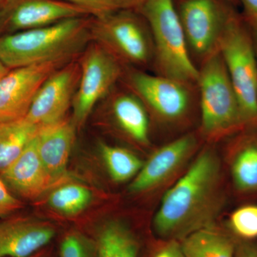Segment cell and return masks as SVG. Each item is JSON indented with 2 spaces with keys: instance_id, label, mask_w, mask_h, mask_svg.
I'll list each match as a JSON object with an SVG mask.
<instances>
[{
  "instance_id": "836d02e7",
  "label": "cell",
  "mask_w": 257,
  "mask_h": 257,
  "mask_svg": "<svg viewBox=\"0 0 257 257\" xmlns=\"http://www.w3.org/2000/svg\"><path fill=\"white\" fill-rule=\"evenodd\" d=\"M225 1L228 2V3H230V4L235 5L237 4L239 2L238 0H225Z\"/></svg>"
},
{
  "instance_id": "7c38bea8",
  "label": "cell",
  "mask_w": 257,
  "mask_h": 257,
  "mask_svg": "<svg viewBox=\"0 0 257 257\" xmlns=\"http://www.w3.org/2000/svg\"><path fill=\"white\" fill-rule=\"evenodd\" d=\"M80 66L72 62L57 69L37 92L26 119L39 127L65 119L78 87Z\"/></svg>"
},
{
  "instance_id": "44dd1931",
  "label": "cell",
  "mask_w": 257,
  "mask_h": 257,
  "mask_svg": "<svg viewBox=\"0 0 257 257\" xmlns=\"http://www.w3.org/2000/svg\"><path fill=\"white\" fill-rule=\"evenodd\" d=\"M138 245L135 236L117 222L106 225L97 243V257H138Z\"/></svg>"
},
{
  "instance_id": "e0dca14e",
  "label": "cell",
  "mask_w": 257,
  "mask_h": 257,
  "mask_svg": "<svg viewBox=\"0 0 257 257\" xmlns=\"http://www.w3.org/2000/svg\"><path fill=\"white\" fill-rule=\"evenodd\" d=\"M241 133L231 152L233 185L242 195H257V125L245 127Z\"/></svg>"
},
{
  "instance_id": "f546056e",
  "label": "cell",
  "mask_w": 257,
  "mask_h": 257,
  "mask_svg": "<svg viewBox=\"0 0 257 257\" xmlns=\"http://www.w3.org/2000/svg\"><path fill=\"white\" fill-rule=\"evenodd\" d=\"M237 257H257V248L253 245L244 243L239 248Z\"/></svg>"
},
{
  "instance_id": "5b68a950",
  "label": "cell",
  "mask_w": 257,
  "mask_h": 257,
  "mask_svg": "<svg viewBox=\"0 0 257 257\" xmlns=\"http://www.w3.org/2000/svg\"><path fill=\"white\" fill-rule=\"evenodd\" d=\"M219 50L239 100L246 127L257 125V57L251 28L232 10Z\"/></svg>"
},
{
  "instance_id": "e575fe53",
  "label": "cell",
  "mask_w": 257,
  "mask_h": 257,
  "mask_svg": "<svg viewBox=\"0 0 257 257\" xmlns=\"http://www.w3.org/2000/svg\"><path fill=\"white\" fill-rule=\"evenodd\" d=\"M0 1H1V0H0Z\"/></svg>"
},
{
  "instance_id": "5bb4252c",
  "label": "cell",
  "mask_w": 257,
  "mask_h": 257,
  "mask_svg": "<svg viewBox=\"0 0 257 257\" xmlns=\"http://www.w3.org/2000/svg\"><path fill=\"white\" fill-rule=\"evenodd\" d=\"M36 137L20 157L0 175L10 190L30 199L40 197L56 182L40 159Z\"/></svg>"
},
{
  "instance_id": "1f68e13d",
  "label": "cell",
  "mask_w": 257,
  "mask_h": 257,
  "mask_svg": "<svg viewBox=\"0 0 257 257\" xmlns=\"http://www.w3.org/2000/svg\"><path fill=\"white\" fill-rule=\"evenodd\" d=\"M249 26V25H248ZM250 27V26H249ZM252 33L253 42H254L255 50H256L257 57V26L250 27Z\"/></svg>"
},
{
  "instance_id": "ffe728a7",
  "label": "cell",
  "mask_w": 257,
  "mask_h": 257,
  "mask_svg": "<svg viewBox=\"0 0 257 257\" xmlns=\"http://www.w3.org/2000/svg\"><path fill=\"white\" fill-rule=\"evenodd\" d=\"M40 127L26 118L0 122V175L23 153Z\"/></svg>"
},
{
  "instance_id": "2e32d148",
  "label": "cell",
  "mask_w": 257,
  "mask_h": 257,
  "mask_svg": "<svg viewBox=\"0 0 257 257\" xmlns=\"http://www.w3.org/2000/svg\"><path fill=\"white\" fill-rule=\"evenodd\" d=\"M75 137V124L64 119L40 127L36 137L39 155L56 182L65 173Z\"/></svg>"
},
{
  "instance_id": "9c48e42d",
  "label": "cell",
  "mask_w": 257,
  "mask_h": 257,
  "mask_svg": "<svg viewBox=\"0 0 257 257\" xmlns=\"http://www.w3.org/2000/svg\"><path fill=\"white\" fill-rule=\"evenodd\" d=\"M73 100L74 124H82L93 108L124 74L122 65L97 43L86 49Z\"/></svg>"
},
{
  "instance_id": "6da1fadb",
  "label": "cell",
  "mask_w": 257,
  "mask_h": 257,
  "mask_svg": "<svg viewBox=\"0 0 257 257\" xmlns=\"http://www.w3.org/2000/svg\"><path fill=\"white\" fill-rule=\"evenodd\" d=\"M224 201L220 161L214 150L204 149L162 198L154 218L155 231L160 237L182 240L212 226Z\"/></svg>"
},
{
  "instance_id": "ba28073f",
  "label": "cell",
  "mask_w": 257,
  "mask_h": 257,
  "mask_svg": "<svg viewBox=\"0 0 257 257\" xmlns=\"http://www.w3.org/2000/svg\"><path fill=\"white\" fill-rule=\"evenodd\" d=\"M233 6L225 0H181L177 11L189 54L197 67V63L200 65L219 50Z\"/></svg>"
},
{
  "instance_id": "30bf717a",
  "label": "cell",
  "mask_w": 257,
  "mask_h": 257,
  "mask_svg": "<svg viewBox=\"0 0 257 257\" xmlns=\"http://www.w3.org/2000/svg\"><path fill=\"white\" fill-rule=\"evenodd\" d=\"M64 65L43 63L10 69L0 79V122L26 117L42 84Z\"/></svg>"
},
{
  "instance_id": "9a60e30c",
  "label": "cell",
  "mask_w": 257,
  "mask_h": 257,
  "mask_svg": "<svg viewBox=\"0 0 257 257\" xmlns=\"http://www.w3.org/2000/svg\"><path fill=\"white\" fill-rule=\"evenodd\" d=\"M49 225L24 218L0 222V257H30L55 236Z\"/></svg>"
},
{
  "instance_id": "484cf974",
  "label": "cell",
  "mask_w": 257,
  "mask_h": 257,
  "mask_svg": "<svg viewBox=\"0 0 257 257\" xmlns=\"http://www.w3.org/2000/svg\"><path fill=\"white\" fill-rule=\"evenodd\" d=\"M60 257H92L89 245L78 234L66 236L61 243Z\"/></svg>"
},
{
  "instance_id": "4dcf8cb0",
  "label": "cell",
  "mask_w": 257,
  "mask_h": 257,
  "mask_svg": "<svg viewBox=\"0 0 257 257\" xmlns=\"http://www.w3.org/2000/svg\"><path fill=\"white\" fill-rule=\"evenodd\" d=\"M123 1H124L125 3H127L132 9L135 10L138 8L139 5L141 4V3L143 1V0H123Z\"/></svg>"
},
{
  "instance_id": "52a82bcc",
  "label": "cell",
  "mask_w": 257,
  "mask_h": 257,
  "mask_svg": "<svg viewBox=\"0 0 257 257\" xmlns=\"http://www.w3.org/2000/svg\"><path fill=\"white\" fill-rule=\"evenodd\" d=\"M130 91L157 117L166 122L180 121L192 108L197 84L147 73L133 68L126 74Z\"/></svg>"
},
{
  "instance_id": "83f0119b",
  "label": "cell",
  "mask_w": 257,
  "mask_h": 257,
  "mask_svg": "<svg viewBox=\"0 0 257 257\" xmlns=\"http://www.w3.org/2000/svg\"><path fill=\"white\" fill-rule=\"evenodd\" d=\"M242 5L243 18L250 27L257 26V0H238Z\"/></svg>"
},
{
  "instance_id": "7402d4cb",
  "label": "cell",
  "mask_w": 257,
  "mask_h": 257,
  "mask_svg": "<svg viewBox=\"0 0 257 257\" xmlns=\"http://www.w3.org/2000/svg\"><path fill=\"white\" fill-rule=\"evenodd\" d=\"M101 154L109 175L116 182H124L138 175L144 163L138 156L121 147L101 143Z\"/></svg>"
},
{
  "instance_id": "f1b7e54d",
  "label": "cell",
  "mask_w": 257,
  "mask_h": 257,
  "mask_svg": "<svg viewBox=\"0 0 257 257\" xmlns=\"http://www.w3.org/2000/svg\"><path fill=\"white\" fill-rule=\"evenodd\" d=\"M153 257H186L182 251L180 242L177 240H170L160 248Z\"/></svg>"
},
{
  "instance_id": "ac0fdd59",
  "label": "cell",
  "mask_w": 257,
  "mask_h": 257,
  "mask_svg": "<svg viewBox=\"0 0 257 257\" xmlns=\"http://www.w3.org/2000/svg\"><path fill=\"white\" fill-rule=\"evenodd\" d=\"M118 126L134 141L147 145L150 142V119L147 108L131 91L114 96L111 104Z\"/></svg>"
},
{
  "instance_id": "8992f818",
  "label": "cell",
  "mask_w": 257,
  "mask_h": 257,
  "mask_svg": "<svg viewBox=\"0 0 257 257\" xmlns=\"http://www.w3.org/2000/svg\"><path fill=\"white\" fill-rule=\"evenodd\" d=\"M134 9L118 10L92 18V40L107 51L121 65L143 67L153 64L154 45L145 19Z\"/></svg>"
},
{
  "instance_id": "cb8c5ba5",
  "label": "cell",
  "mask_w": 257,
  "mask_h": 257,
  "mask_svg": "<svg viewBox=\"0 0 257 257\" xmlns=\"http://www.w3.org/2000/svg\"><path fill=\"white\" fill-rule=\"evenodd\" d=\"M229 227L236 236L244 240L257 238V205L247 204L231 213Z\"/></svg>"
},
{
  "instance_id": "4316f807",
  "label": "cell",
  "mask_w": 257,
  "mask_h": 257,
  "mask_svg": "<svg viewBox=\"0 0 257 257\" xmlns=\"http://www.w3.org/2000/svg\"><path fill=\"white\" fill-rule=\"evenodd\" d=\"M23 204L12 194L8 186L0 178V218L21 209Z\"/></svg>"
},
{
  "instance_id": "7a4b0ae2",
  "label": "cell",
  "mask_w": 257,
  "mask_h": 257,
  "mask_svg": "<svg viewBox=\"0 0 257 257\" xmlns=\"http://www.w3.org/2000/svg\"><path fill=\"white\" fill-rule=\"evenodd\" d=\"M92 17L59 23L0 37V61L13 69L33 64H65L91 40Z\"/></svg>"
},
{
  "instance_id": "603a6c76",
  "label": "cell",
  "mask_w": 257,
  "mask_h": 257,
  "mask_svg": "<svg viewBox=\"0 0 257 257\" xmlns=\"http://www.w3.org/2000/svg\"><path fill=\"white\" fill-rule=\"evenodd\" d=\"M92 194L79 184H67L56 189L49 198V204L55 210L74 215L83 210L90 202Z\"/></svg>"
},
{
  "instance_id": "d6986e66",
  "label": "cell",
  "mask_w": 257,
  "mask_h": 257,
  "mask_svg": "<svg viewBox=\"0 0 257 257\" xmlns=\"http://www.w3.org/2000/svg\"><path fill=\"white\" fill-rule=\"evenodd\" d=\"M179 242L186 257H235L236 253L232 239L212 226L194 231Z\"/></svg>"
},
{
  "instance_id": "277c9868",
  "label": "cell",
  "mask_w": 257,
  "mask_h": 257,
  "mask_svg": "<svg viewBox=\"0 0 257 257\" xmlns=\"http://www.w3.org/2000/svg\"><path fill=\"white\" fill-rule=\"evenodd\" d=\"M198 69L202 133L208 138H216L246 127L219 50L206 59Z\"/></svg>"
},
{
  "instance_id": "d4e9b609",
  "label": "cell",
  "mask_w": 257,
  "mask_h": 257,
  "mask_svg": "<svg viewBox=\"0 0 257 257\" xmlns=\"http://www.w3.org/2000/svg\"><path fill=\"white\" fill-rule=\"evenodd\" d=\"M81 8L92 18H100L118 10L132 9L123 0H60Z\"/></svg>"
},
{
  "instance_id": "4fadbf2b",
  "label": "cell",
  "mask_w": 257,
  "mask_h": 257,
  "mask_svg": "<svg viewBox=\"0 0 257 257\" xmlns=\"http://www.w3.org/2000/svg\"><path fill=\"white\" fill-rule=\"evenodd\" d=\"M197 146V138L187 134L161 147L144 164L130 186V192H147L165 183L186 163Z\"/></svg>"
},
{
  "instance_id": "d6a6232c",
  "label": "cell",
  "mask_w": 257,
  "mask_h": 257,
  "mask_svg": "<svg viewBox=\"0 0 257 257\" xmlns=\"http://www.w3.org/2000/svg\"><path fill=\"white\" fill-rule=\"evenodd\" d=\"M10 70V69H8L6 66L5 65L3 62L0 61V79L3 78V77L8 73V72Z\"/></svg>"
},
{
  "instance_id": "3957f363",
  "label": "cell",
  "mask_w": 257,
  "mask_h": 257,
  "mask_svg": "<svg viewBox=\"0 0 257 257\" xmlns=\"http://www.w3.org/2000/svg\"><path fill=\"white\" fill-rule=\"evenodd\" d=\"M135 10L151 32L156 74L197 84L199 69L189 54L175 0H143Z\"/></svg>"
},
{
  "instance_id": "8fae6325",
  "label": "cell",
  "mask_w": 257,
  "mask_h": 257,
  "mask_svg": "<svg viewBox=\"0 0 257 257\" xmlns=\"http://www.w3.org/2000/svg\"><path fill=\"white\" fill-rule=\"evenodd\" d=\"M84 16L89 15L60 0H1L0 37Z\"/></svg>"
}]
</instances>
